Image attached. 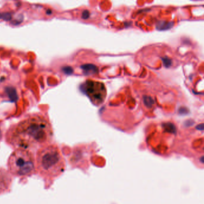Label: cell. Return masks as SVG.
I'll list each match as a JSON object with an SVG mask.
<instances>
[{"instance_id": "obj_8", "label": "cell", "mask_w": 204, "mask_h": 204, "mask_svg": "<svg viewBox=\"0 0 204 204\" xmlns=\"http://www.w3.org/2000/svg\"><path fill=\"white\" fill-rule=\"evenodd\" d=\"M163 63H164V65H165V66H166V67H168V66H169L171 65V61L170 59H168V58H166L163 60Z\"/></svg>"}, {"instance_id": "obj_6", "label": "cell", "mask_w": 204, "mask_h": 204, "mask_svg": "<svg viewBox=\"0 0 204 204\" xmlns=\"http://www.w3.org/2000/svg\"><path fill=\"white\" fill-rule=\"evenodd\" d=\"M173 24L171 23H166V22H161V24H158L157 28L159 30H166V29L171 28Z\"/></svg>"}, {"instance_id": "obj_4", "label": "cell", "mask_w": 204, "mask_h": 204, "mask_svg": "<svg viewBox=\"0 0 204 204\" xmlns=\"http://www.w3.org/2000/svg\"><path fill=\"white\" fill-rule=\"evenodd\" d=\"M83 90L95 104H101L104 101L106 90L104 86L101 83L87 81L83 86Z\"/></svg>"}, {"instance_id": "obj_3", "label": "cell", "mask_w": 204, "mask_h": 204, "mask_svg": "<svg viewBox=\"0 0 204 204\" xmlns=\"http://www.w3.org/2000/svg\"><path fill=\"white\" fill-rule=\"evenodd\" d=\"M8 166L11 173L14 175L19 177L30 175L35 170L34 157L29 150L16 149L10 156Z\"/></svg>"}, {"instance_id": "obj_5", "label": "cell", "mask_w": 204, "mask_h": 204, "mask_svg": "<svg viewBox=\"0 0 204 204\" xmlns=\"http://www.w3.org/2000/svg\"><path fill=\"white\" fill-rule=\"evenodd\" d=\"M82 69L84 70V71L87 72L89 74H92L96 73L98 72V69L97 67L93 65H91V64H88V65H85L84 66H82Z\"/></svg>"}, {"instance_id": "obj_2", "label": "cell", "mask_w": 204, "mask_h": 204, "mask_svg": "<svg viewBox=\"0 0 204 204\" xmlns=\"http://www.w3.org/2000/svg\"><path fill=\"white\" fill-rule=\"evenodd\" d=\"M37 168L41 175L54 178L64 171V162L60 151L55 145H46L40 148L36 157Z\"/></svg>"}, {"instance_id": "obj_9", "label": "cell", "mask_w": 204, "mask_h": 204, "mask_svg": "<svg viewBox=\"0 0 204 204\" xmlns=\"http://www.w3.org/2000/svg\"><path fill=\"white\" fill-rule=\"evenodd\" d=\"M89 12L87 11V10H85V11L83 12V18L87 19V18H89Z\"/></svg>"}, {"instance_id": "obj_7", "label": "cell", "mask_w": 204, "mask_h": 204, "mask_svg": "<svg viewBox=\"0 0 204 204\" xmlns=\"http://www.w3.org/2000/svg\"><path fill=\"white\" fill-rule=\"evenodd\" d=\"M144 102L145 104L149 107H151L154 103L153 99L147 97L144 98Z\"/></svg>"}, {"instance_id": "obj_1", "label": "cell", "mask_w": 204, "mask_h": 204, "mask_svg": "<svg viewBox=\"0 0 204 204\" xmlns=\"http://www.w3.org/2000/svg\"><path fill=\"white\" fill-rule=\"evenodd\" d=\"M53 135L49 122L39 115L21 120L10 129L8 142L17 149H32L47 145Z\"/></svg>"}]
</instances>
